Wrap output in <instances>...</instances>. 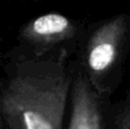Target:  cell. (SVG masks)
<instances>
[{
	"mask_svg": "<svg viewBox=\"0 0 130 129\" xmlns=\"http://www.w3.org/2000/svg\"><path fill=\"white\" fill-rule=\"evenodd\" d=\"M75 53L62 49L45 57L13 47L2 58L0 127L65 129Z\"/></svg>",
	"mask_w": 130,
	"mask_h": 129,
	"instance_id": "cell-1",
	"label": "cell"
},
{
	"mask_svg": "<svg viewBox=\"0 0 130 129\" xmlns=\"http://www.w3.org/2000/svg\"><path fill=\"white\" fill-rule=\"evenodd\" d=\"M130 53V15L87 24L74 59L98 93L112 96L121 85Z\"/></svg>",
	"mask_w": 130,
	"mask_h": 129,
	"instance_id": "cell-2",
	"label": "cell"
},
{
	"mask_svg": "<svg viewBox=\"0 0 130 129\" xmlns=\"http://www.w3.org/2000/svg\"><path fill=\"white\" fill-rule=\"evenodd\" d=\"M86 26V23L63 14H42L20 26L16 47L33 57H45L62 49L75 53Z\"/></svg>",
	"mask_w": 130,
	"mask_h": 129,
	"instance_id": "cell-3",
	"label": "cell"
},
{
	"mask_svg": "<svg viewBox=\"0 0 130 129\" xmlns=\"http://www.w3.org/2000/svg\"><path fill=\"white\" fill-rule=\"evenodd\" d=\"M111 103L112 96L98 93L73 58V81L65 129H105V116Z\"/></svg>",
	"mask_w": 130,
	"mask_h": 129,
	"instance_id": "cell-4",
	"label": "cell"
},
{
	"mask_svg": "<svg viewBox=\"0 0 130 129\" xmlns=\"http://www.w3.org/2000/svg\"><path fill=\"white\" fill-rule=\"evenodd\" d=\"M105 129H130V89L118 102H112L105 116Z\"/></svg>",
	"mask_w": 130,
	"mask_h": 129,
	"instance_id": "cell-5",
	"label": "cell"
},
{
	"mask_svg": "<svg viewBox=\"0 0 130 129\" xmlns=\"http://www.w3.org/2000/svg\"><path fill=\"white\" fill-rule=\"evenodd\" d=\"M0 128H1V129H5V128H2V127H0Z\"/></svg>",
	"mask_w": 130,
	"mask_h": 129,
	"instance_id": "cell-6",
	"label": "cell"
}]
</instances>
